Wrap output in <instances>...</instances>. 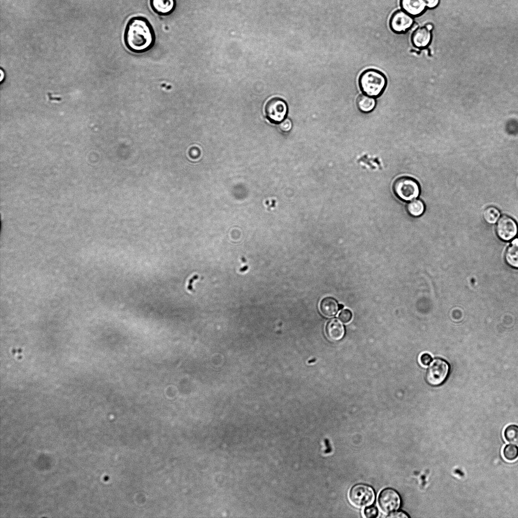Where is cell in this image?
<instances>
[{"mask_svg": "<svg viewBox=\"0 0 518 518\" xmlns=\"http://www.w3.org/2000/svg\"><path fill=\"white\" fill-rule=\"evenodd\" d=\"M150 6L153 11L159 15L170 14L175 10V0H150Z\"/></svg>", "mask_w": 518, "mask_h": 518, "instance_id": "13", "label": "cell"}, {"mask_svg": "<svg viewBox=\"0 0 518 518\" xmlns=\"http://www.w3.org/2000/svg\"><path fill=\"white\" fill-rule=\"evenodd\" d=\"M431 37V30L425 26L414 30L411 36V41L416 48L423 49L429 45Z\"/></svg>", "mask_w": 518, "mask_h": 518, "instance_id": "10", "label": "cell"}, {"mask_svg": "<svg viewBox=\"0 0 518 518\" xmlns=\"http://www.w3.org/2000/svg\"><path fill=\"white\" fill-rule=\"evenodd\" d=\"M279 127L282 132H288L292 127V123L289 119H285L280 122Z\"/></svg>", "mask_w": 518, "mask_h": 518, "instance_id": "23", "label": "cell"}, {"mask_svg": "<svg viewBox=\"0 0 518 518\" xmlns=\"http://www.w3.org/2000/svg\"><path fill=\"white\" fill-rule=\"evenodd\" d=\"M449 370L448 363L441 359H436L431 363L426 373V380L432 385H438L444 381Z\"/></svg>", "mask_w": 518, "mask_h": 518, "instance_id": "5", "label": "cell"}, {"mask_svg": "<svg viewBox=\"0 0 518 518\" xmlns=\"http://www.w3.org/2000/svg\"><path fill=\"white\" fill-rule=\"evenodd\" d=\"M375 493L372 487L364 484L354 486L349 493L351 503L357 507H365L371 505L375 499Z\"/></svg>", "mask_w": 518, "mask_h": 518, "instance_id": "4", "label": "cell"}, {"mask_svg": "<svg viewBox=\"0 0 518 518\" xmlns=\"http://www.w3.org/2000/svg\"><path fill=\"white\" fill-rule=\"evenodd\" d=\"M325 333L330 340L338 341L344 335V329L342 324L337 319L329 320L325 326Z\"/></svg>", "mask_w": 518, "mask_h": 518, "instance_id": "12", "label": "cell"}, {"mask_svg": "<svg viewBox=\"0 0 518 518\" xmlns=\"http://www.w3.org/2000/svg\"><path fill=\"white\" fill-rule=\"evenodd\" d=\"M401 8L412 17H417L425 10L426 5L424 0H400Z\"/></svg>", "mask_w": 518, "mask_h": 518, "instance_id": "11", "label": "cell"}, {"mask_svg": "<svg viewBox=\"0 0 518 518\" xmlns=\"http://www.w3.org/2000/svg\"><path fill=\"white\" fill-rule=\"evenodd\" d=\"M356 104L360 111L367 113L371 111L374 108L376 105V100L374 98L363 94L360 95L357 97Z\"/></svg>", "mask_w": 518, "mask_h": 518, "instance_id": "15", "label": "cell"}, {"mask_svg": "<svg viewBox=\"0 0 518 518\" xmlns=\"http://www.w3.org/2000/svg\"><path fill=\"white\" fill-rule=\"evenodd\" d=\"M392 189L395 195L404 201H410L417 197L420 187L417 182L408 176L397 178L393 182Z\"/></svg>", "mask_w": 518, "mask_h": 518, "instance_id": "3", "label": "cell"}, {"mask_svg": "<svg viewBox=\"0 0 518 518\" xmlns=\"http://www.w3.org/2000/svg\"><path fill=\"white\" fill-rule=\"evenodd\" d=\"M518 226L516 221L511 217L503 215L498 219L496 226V232L502 240L508 241L517 234Z\"/></svg>", "mask_w": 518, "mask_h": 518, "instance_id": "7", "label": "cell"}, {"mask_svg": "<svg viewBox=\"0 0 518 518\" xmlns=\"http://www.w3.org/2000/svg\"><path fill=\"white\" fill-rule=\"evenodd\" d=\"M378 502L382 511L386 513H391L399 508L401 499L399 493L395 490L386 488L380 493Z\"/></svg>", "mask_w": 518, "mask_h": 518, "instance_id": "8", "label": "cell"}, {"mask_svg": "<svg viewBox=\"0 0 518 518\" xmlns=\"http://www.w3.org/2000/svg\"><path fill=\"white\" fill-rule=\"evenodd\" d=\"M408 213L414 217L421 215L425 209L423 202L420 199H415L407 203L406 206Z\"/></svg>", "mask_w": 518, "mask_h": 518, "instance_id": "17", "label": "cell"}, {"mask_svg": "<svg viewBox=\"0 0 518 518\" xmlns=\"http://www.w3.org/2000/svg\"><path fill=\"white\" fill-rule=\"evenodd\" d=\"M505 439L509 443L518 445V425L510 424L504 430Z\"/></svg>", "mask_w": 518, "mask_h": 518, "instance_id": "18", "label": "cell"}, {"mask_svg": "<svg viewBox=\"0 0 518 518\" xmlns=\"http://www.w3.org/2000/svg\"><path fill=\"white\" fill-rule=\"evenodd\" d=\"M425 26H426V27H427V28H428V29H429V30H432V29H433V25H432V24H430V23H428V24H426V25H425Z\"/></svg>", "mask_w": 518, "mask_h": 518, "instance_id": "28", "label": "cell"}, {"mask_svg": "<svg viewBox=\"0 0 518 518\" xmlns=\"http://www.w3.org/2000/svg\"><path fill=\"white\" fill-rule=\"evenodd\" d=\"M287 111L285 102L278 98H273L266 102L265 112L268 119L274 123H279L284 120Z\"/></svg>", "mask_w": 518, "mask_h": 518, "instance_id": "6", "label": "cell"}, {"mask_svg": "<svg viewBox=\"0 0 518 518\" xmlns=\"http://www.w3.org/2000/svg\"><path fill=\"white\" fill-rule=\"evenodd\" d=\"M377 514V509L374 506H368L365 508L364 510V515L367 518L375 517Z\"/></svg>", "mask_w": 518, "mask_h": 518, "instance_id": "22", "label": "cell"}, {"mask_svg": "<svg viewBox=\"0 0 518 518\" xmlns=\"http://www.w3.org/2000/svg\"><path fill=\"white\" fill-rule=\"evenodd\" d=\"M339 310L342 309L343 308V306L341 304L338 305Z\"/></svg>", "mask_w": 518, "mask_h": 518, "instance_id": "29", "label": "cell"}, {"mask_svg": "<svg viewBox=\"0 0 518 518\" xmlns=\"http://www.w3.org/2000/svg\"><path fill=\"white\" fill-rule=\"evenodd\" d=\"M511 244L514 245H518V238L514 239L511 242Z\"/></svg>", "mask_w": 518, "mask_h": 518, "instance_id": "27", "label": "cell"}, {"mask_svg": "<svg viewBox=\"0 0 518 518\" xmlns=\"http://www.w3.org/2000/svg\"><path fill=\"white\" fill-rule=\"evenodd\" d=\"M420 362L423 366H427L432 361L431 356L427 353H423L420 355Z\"/></svg>", "mask_w": 518, "mask_h": 518, "instance_id": "24", "label": "cell"}, {"mask_svg": "<svg viewBox=\"0 0 518 518\" xmlns=\"http://www.w3.org/2000/svg\"><path fill=\"white\" fill-rule=\"evenodd\" d=\"M352 318V313L351 311L348 309H344L342 310L338 315V318L344 323L349 322L351 320Z\"/></svg>", "mask_w": 518, "mask_h": 518, "instance_id": "21", "label": "cell"}, {"mask_svg": "<svg viewBox=\"0 0 518 518\" xmlns=\"http://www.w3.org/2000/svg\"><path fill=\"white\" fill-rule=\"evenodd\" d=\"M338 305L334 298L325 297L321 300L319 308L324 316L331 317L337 313L339 310Z\"/></svg>", "mask_w": 518, "mask_h": 518, "instance_id": "14", "label": "cell"}, {"mask_svg": "<svg viewBox=\"0 0 518 518\" xmlns=\"http://www.w3.org/2000/svg\"><path fill=\"white\" fill-rule=\"evenodd\" d=\"M389 517H409V516L406 513L403 511L393 512L388 515Z\"/></svg>", "mask_w": 518, "mask_h": 518, "instance_id": "25", "label": "cell"}, {"mask_svg": "<svg viewBox=\"0 0 518 518\" xmlns=\"http://www.w3.org/2000/svg\"><path fill=\"white\" fill-rule=\"evenodd\" d=\"M504 258L508 265L518 269V245L510 244L505 252Z\"/></svg>", "mask_w": 518, "mask_h": 518, "instance_id": "16", "label": "cell"}, {"mask_svg": "<svg viewBox=\"0 0 518 518\" xmlns=\"http://www.w3.org/2000/svg\"><path fill=\"white\" fill-rule=\"evenodd\" d=\"M426 7L433 9L436 8L439 4L440 0H424Z\"/></svg>", "mask_w": 518, "mask_h": 518, "instance_id": "26", "label": "cell"}, {"mask_svg": "<svg viewBox=\"0 0 518 518\" xmlns=\"http://www.w3.org/2000/svg\"><path fill=\"white\" fill-rule=\"evenodd\" d=\"M414 20L412 16L403 10L395 11L390 20L391 29L396 33H404L413 26Z\"/></svg>", "mask_w": 518, "mask_h": 518, "instance_id": "9", "label": "cell"}, {"mask_svg": "<svg viewBox=\"0 0 518 518\" xmlns=\"http://www.w3.org/2000/svg\"><path fill=\"white\" fill-rule=\"evenodd\" d=\"M155 35L153 28L145 17L131 18L126 24L124 41L126 47L135 53H142L150 50L154 45Z\"/></svg>", "mask_w": 518, "mask_h": 518, "instance_id": "1", "label": "cell"}, {"mask_svg": "<svg viewBox=\"0 0 518 518\" xmlns=\"http://www.w3.org/2000/svg\"><path fill=\"white\" fill-rule=\"evenodd\" d=\"M386 84V76L382 72L375 69L364 70L359 78V85L363 93L373 98L380 96Z\"/></svg>", "mask_w": 518, "mask_h": 518, "instance_id": "2", "label": "cell"}, {"mask_svg": "<svg viewBox=\"0 0 518 518\" xmlns=\"http://www.w3.org/2000/svg\"><path fill=\"white\" fill-rule=\"evenodd\" d=\"M500 216L499 209L496 207L490 206L485 208L483 212L484 220L488 224H493L497 222Z\"/></svg>", "mask_w": 518, "mask_h": 518, "instance_id": "19", "label": "cell"}, {"mask_svg": "<svg viewBox=\"0 0 518 518\" xmlns=\"http://www.w3.org/2000/svg\"><path fill=\"white\" fill-rule=\"evenodd\" d=\"M503 455L508 461L515 460L518 458V446L514 444L506 445L503 448Z\"/></svg>", "mask_w": 518, "mask_h": 518, "instance_id": "20", "label": "cell"}]
</instances>
